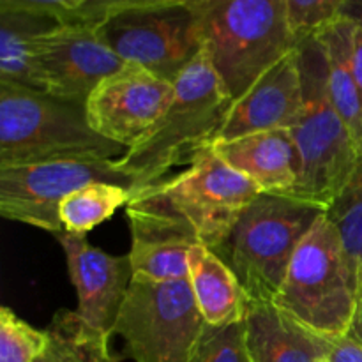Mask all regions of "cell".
<instances>
[{
    "label": "cell",
    "instance_id": "obj_12",
    "mask_svg": "<svg viewBox=\"0 0 362 362\" xmlns=\"http://www.w3.org/2000/svg\"><path fill=\"white\" fill-rule=\"evenodd\" d=\"M34 53L42 92L78 105H85L92 90L126 64L88 25L60 23L42 32Z\"/></svg>",
    "mask_w": 362,
    "mask_h": 362
},
{
    "label": "cell",
    "instance_id": "obj_22",
    "mask_svg": "<svg viewBox=\"0 0 362 362\" xmlns=\"http://www.w3.org/2000/svg\"><path fill=\"white\" fill-rule=\"evenodd\" d=\"M133 191L113 182H90L67 194L59 207L64 232L87 235L108 221L119 209L126 207Z\"/></svg>",
    "mask_w": 362,
    "mask_h": 362
},
{
    "label": "cell",
    "instance_id": "obj_13",
    "mask_svg": "<svg viewBox=\"0 0 362 362\" xmlns=\"http://www.w3.org/2000/svg\"><path fill=\"white\" fill-rule=\"evenodd\" d=\"M62 247L67 272L78 296V315L90 327L113 336V327L133 283L129 255H113L92 246L85 235H53Z\"/></svg>",
    "mask_w": 362,
    "mask_h": 362
},
{
    "label": "cell",
    "instance_id": "obj_20",
    "mask_svg": "<svg viewBox=\"0 0 362 362\" xmlns=\"http://www.w3.org/2000/svg\"><path fill=\"white\" fill-rule=\"evenodd\" d=\"M49 14L25 9H0V83L41 90L34 42L37 35L57 27Z\"/></svg>",
    "mask_w": 362,
    "mask_h": 362
},
{
    "label": "cell",
    "instance_id": "obj_30",
    "mask_svg": "<svg viewBox=\"0 0 362 362\" xmlns=\"http://www.w3.org/2000/svg\"><path fill=\"white\" fill-rule=\"evenodd\" d=\"M354 67H356V74L359 78V83L362 87V23L354 21Z\"/></svg>",
    "mask_w": 362,
    "mask_h": 362
},
{
    "label": "cell",
    "instance_id": "obj_14",
    "mask_svg": "<svg viewBox=\"0 0 362 362\" xmlns=\"http://www.w3.org/2000/svg\"><path fill=\"white\" fill-rule=\"evenodd\" d=\"M303 110V67L299 48L265 71L239 99L216 140L262 131L292 129Z\"/></svg>",
    "mask_w": 362,
    "mask_h": 362
},
{
    "label": "cell",
    "instance_id": "obj_27",
    "mask_svg": "<svg viewBox=\"0 0 362 362\" xmlns=\"http://www.w3.org/2000/svg\"><path fill=\"white\" fill-rule=\"evenodd\" d=\"M90 0H0V9H25L49 14L59 23H66Z\"/></svg>",
    "mask_w": 362,
    "mask_h": 362
},
{
    "label": "cell",
    "instance_id": "obj_24",
    "mask_svg": "<svg viewBox=\"0 0 362 362\" xmlns=\"http://www.w3.org/2000/svg\"><path fill=\"white\" fill-rule=\"evenodd\" d=\"M48 343V332L32 327L9 308H0V362H35Z\"/></svg>",
    "mask_w": 362,
    "mask_h": 362
},
{
    "label": "cell",
    "instance_id": "obj_15",
    "mask_svg": "<svg viewBox=\"0 0 362 362\" xmlns=\"http://www.w3.org/2000/svg\"><path fill=\"white\" fill-rule=\"evenodd\" d=\"M126 218L131 230L129 260L134 278L148 281L189 279L191 247L200 244L191 228L158 212L127 204Z\"/></svg>",
    "mask_w": 362,
    "mask_h": 362
},
{
    "label": "cell",
    "instance_id": "obj_2",
    "mask_svg": "<svg viewBox=\"0 0 362 362\" xmlns=\"http://www.w3.org/2000/svg\"><path fill=\"white\" fill-rule=\"evenodd\" d=\"M303 67V110L290 129L299 156L297 184L288 197L327 211L359 161V148L336 112L327 88L324 49L317 35L297 45Z\"/></svg>",
    "mask_w": 362,
    "mask_h": 362
},
{
    "label": "cell",
    "instance_id": "obj_23",
    "mask_svg": "<svg viewBox=\"0 0 362 362\" xmlns=\"http://www.w3.org/2000/svg\"><path fill=\"white\" fill-rule=\"evenodd\" d=\"M329 221L336 226L343 247L357 269H362V152L356 170L341 193L325 211Z\"/></svg>",
    "mask_w": 362,
    "mask_h": 362
},
{
    "label": "cell",
    "instance_id": "obj_29",
    "mask_svg": "<svg viewBox=\"0 0 362 362\" xmlns=\"http://www.w3.org/2000/svg\"><path fill=\"white\" fill-rule=\"evenodd\" d=\"M349 336H352L356 341H359L362 345V269L359 272V292H357V303H356V311H354L352 324H350Z\"/></svg>",
    "mask_w": 362,
    "mask_h": 362
},
{
    "label": "cell",
    "instance_id": "obj_19",
    "mask_svg": "<svg viewBox=\"0 0 362 362\" xmlns=\"http://www.w3.org/2000/svg\"><path fill=\"white\" fill-rule=\"evenodd\" d=\"M354 20L341 16L317 35L324 49L327 88L336 112L362 152V87L354 67Z\"/></svg>",
    "mask_w": 362,
    "mask_h": 362
},
{
    "label": "cell",
    "instance_id": "obj_21",
    "mask_svg": "<svg viewBox=\"0 0 362 362\" xmlns=\"http://www.w3.org/2000/svg\"><path fill=\"white\" fill-rule=\"evenodd\" d=\"M46 332L48 343L35 362H119L110 352V336L90 327L78 311H57Z\"/></svg>",
    "mask_w": 362,
    "mask_h": 362
},
{
    "label": "cell",
    "instance_id": "obj_10",
    "mask_svg": "<svg viewBox=\"0 0 362 362\" xmlns=\"http://www.w3.org/2000/svg\"><path fill=\"white\" fill-rule=\"evenodd\" d=\"M90 182H113L133 191V180L117 159H69L0 166V214L11 221L64 232L59 207L64 198Z\"/></svg>",
    "mask_w": 362,
    "mask_h": 362
},
{
    "label": "cell",
    "instance_id": "obj_18",
    "mask_svg": "<svg viewBox=\"0 0 362 362\" xmlns=\"http://www.w3.org/2000/svg\"><path fill=\"white\" fill-rule=\"evenodd\" d=\"M189 285L202 317L207 325H230L246 318L247 299L239 279L223 258L211 247H191Z\"/></svg>",
    "mask_w": 362,
    "mask_h": 362
},
{
    "label": "cell",
    "instance_id": "obj_17",
    "mask_svg": "<svg viewBox=\"0 0 362 362\" xmlns=\"http://www.w3.org/2000/svg\"><path fill=\"white\" fill-rule=\"evenodd\" d=\"M246 341L251 362H325L332 339L310 331L274 303L247 306Z\"/></svg>",
    "mask_w": 362,
    "mask_h": 362
},
{
    "label": "cell",
    "instance_id": "obj_28",
    "mask_svg": "<svg viewBox=\"0 0 362 362\" xmlns=\"http://www.w3.org/2000/svg\"><path fill=\"white\" fill-rule=\"evenodd\" d=\"M325 362H362V345L349 334L334 338Z\"/></svg>",
    "mask_w": 362,
    "mask_h": 362
},
{
    "label": "cell",
    "instance_id": "obj_8",
    "mask_svg": "<svg viewBox=\"0 0 362 362\" xmlns=\"http://www.w3.org/2000/svg\"><path fill=\"white\" fill-rule=\"evenodd\" d=\"M205 325L189 279L133 278L113 336L133 362H191Z\"/></svg>",
    "mask_w": 362,
    "mask_h": 362
},
{
    "label": "cell",
    "instance_id": "obj_1",
    "mask_svg": "<svg viewBox=\"0 0 362 362\" xmlns=\"http://www.w3.org/2000/svg\"><path fill=\"white\" fill-rule=\"evenodd\" d=\"M173 87L165 115L117 159L133 180V191L161 182L173 166L189 165L198 152L211 147L235 101L205 48Z\"/></svg>",
    "mask_w": 362,
    "mask_h": 362
},
{
    "label": "cell",
    "instance_id": "obj_7",
    "mask_svg": "<svg viewBox=\"0 0 362 362\" xmlns=\"http://www.w3.org/2000/svg\"><path fill=\"white\" fill-rule=\"evenodd\" d=\"M262 193L257 184L207 147L179 175L134 189L129 205L177 219L193 230L200 244L216 250L230 235L244 209Z\"/></svg>",
    "mask_w": 362,
    "mask_h": 362
},
{
    "label": "cell",
    "instance_id": "obj_25",
    "mask_svg": "<svg viewBox=\"0 0 362 362\" xmlns=\"http://www.w3.org/2000/svg\"><path fill=\"white\" fill-rule=\"evenodd\" d=\"M191 362H251L246 341V322L205 325Z\"/></svg>",
    "mask_w": 362,
    "mask_h": 362
},
{
    "label": "cell",
    "instance_id": "obj_9",
    "mask_svg": "<svg viewBox=\"0 0 362 362\" xmlns=\"http://www.w3.org/2000/svg\"><path fill=\"white\" fill-rule=\"evenodd\" d=\"M98 30L124 62L172 83L204 49L193 0L141 4L108 18Z\"/></svg>",
    "mask_w": 362,
    "mask_h": 362
},
{
    "label": "cell",
    "instance_id": "obj_11",
    "mask_svg": "<svg viewBox=\"0 0 362 362\" xmlns=\"http://www.w3.org/2000/svg\"><path fill=\"white\" fill-rule=\"evenodd\" d=\"M173 92L172 81L126 62L92 90L85 113L95 133L131 148L165 115Z\"/></svg>",
    "mask_w": 362,
    "mask_h": 362
},
{
    "label": "cell",
    "instance_id": "obj_16",
    "mask_svg": "<svg viewBox=\"0 0 362 362\" xmlns=\"http://www.w3.org/2000/svg\"><path fill=\"white\" fill-rule=\"evenodd\" d=\"M211 148L235 172L264 193L285 194L296 187L299 156L290 129L262 131L230 140H214Z\"/></svg>",
    "mask_w": 362,
    "mask_h": 362
},
{
    "label": "cell",
    "instance_id": "obj_31",
    "mask_svg": "<svg viewBox=\"0 0 362 362\" xmlns=\"http://www.w3.org/2000/svg\"><path fill=\"white\" fill-rule=\"evenodd\" d=\"M343 16L350 18V20L357 21V23H362V0H346Z\"/></svg>",
    "mask_w": 362,
    "mask_h": 362
},
{
    "label": "cell",
    "instance_id": "obj_26",
    "mask_svg": "<svg viewBox=\"0 0 362 362\" xmlns=\"http://www.w3.org/2000/svg\"><path fill=\"white\" fill-rule=\"evenodd\" d=\"M346 0H286L288 21L297 45L343 16Z\"/></svg>",
    "mask_w": 362,
    "mask_h": 362
},
{
    "label": "cell",
    "instance_id": "obj_5",
    "mask_svg": "<svg viewBox=\"0 0 362 362\" xmlns=\"http://www.w3.org/2000/svg\"><path fill=\"white\" fill-rule=\"evenodd\" d=\"M324 214V209L288 194L262 193L214 251L251 303H274L297 247Z\"/></svg>",
    "mask_w": 362,
    "mask_h": 362
},
{
    "label": "cell",
    "instance_id": "obj_3",
    "mask_svg": "<svg viewBox=\"0 0 362 362\" xmlns=\"http://www.w3.org/2000/svg\"><path fill=\"white\" fill-rule=\"evenodd\" d=\"M126 151L92 129L85 105L0 83V166L113 159Z\"/></svg>",
    "mask_w": 362,
    "mask_h": 362
},
{
    "label": "cell",
    "instance_id": "obj_4",
    "mask_svg": "<svg viewBox=\"0 0 362 362\" xmlns=\"http://www.w3.org/2000/svg\"><path fill=\"white\" fill-rule=\"evenodd\" d=\"M193 6L204 48L233 99L297 48L286 0H193Z\"/></svg>",
    "mask_w": 362,
    "mask_h": 362
},
{
    "label": "cell",
    "instance_id": "obj_6",
    "mask_svg": "<svg viewBox=\"0 0 362 362\" xmlns=\"http://www.w3.org/2000/svg\"><path fill=\"white\" fill-rule=\"evenodd\" d=\"M357 292L359 269L324 214L297 247L274 304L310 331L334 339L349 334Z\"/></svg>",
    "mask_w": 362,
    "mask_h": 362
}]
</instances>
